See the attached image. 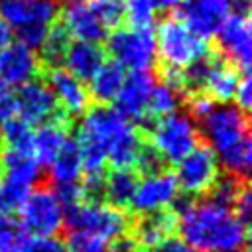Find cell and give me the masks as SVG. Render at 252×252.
I'll return each instance as SVG.
<instances>
[{"label":"cell","instance_id":"obj_1","mask_svg":"<svg viewBox=\"0 0 252 252\" xmlns=\"http://www.w3.org/2000/svg\"><path fill=\"white\" fill-rule=\"evenodd\" d=\"M75 146L87 179L102 177L104 167H132L144 150L136 126L108 106L87 110L77 126Z\"/></svg>","mask_w":252,"mask_h":252},{"label":"cell","instance_id":"obj_2","mask_svg":"<svg viewBox=\"0 0 252 252\" xmlns=\"http://www.w3.org/2000/svg\"><path fill=\"white\" fill-rule=\"evenodd\" d=\"M191 116L199 120L209 150L219 167L232 177H246L252 167V140L246 112L230 102H213L205 94H193Z\"/></svg>","mask_w":252,"mask_h":252},{"label":"cell","instance_id":"obj_3","mask_svg":"<svg viewBox=\"0 0 252 252\" xmlns=\"http://www.w3.org/2000/svg\"><path fill=\"white\" fill-rule=\"evenodd\" d=\"M175 215L181 238L197 252H246L248 224L232 207L207 197L179 203Z\"/></svg>","mask_w":252,"mask_h":252},{"label":"cell","instance_id":"obj_4","mask_svg":"<svg viewBox=\"0 0 252 252\" xmlns=\"http://www.w3.org/2000/svg\"><path fill=\"white\" fill-rule=\"evenodd\" d=\"M65 32L79 39L98 43L122 20L118 0H61L59 4Z\"/></svg>","mask_w":252,"mask_h":252},{"label":"cell","instance_id":"obj_5","mask_svg":"<svg viewBox=\"0 0 252 252\" xmlns=\"http://www.w3.org/2000/svg\"><path fill=\"white\" fill-rule=\"evenodd\" d=\"M59 16V0H0V22L16 39L39 49Z\"/></svg>","mask_w":252,"mask_h":252},{"label":"cell","instance_id":"obj_6","mask_svg":"<svg viewBox=\"0 0 252 252\" xmlns=\"http://www.w3.org/2000/svg\"><path fill=\"white\" fill-rule=\"evenodd\" d=\"M71 234H89L104 242H114L122 236H128L130 219L124 209L112 207L108 203H75L65 207V220Z\"/></svg>","mask_w":252,"mask_h":252},{"label":"cell","instance_id":"obj_7","mask_svg":"<svg viewBox=\"0 0 252 252\" xmlns=\"http://www.w3.org/2000/svg\"><path fill=\"white\" fill-rule=\"evenodd\" d=\"M156 51L171 71H183L209 57L207 39L189 30L179 18H169L158 28Z\"/></svg>","mask_w":252,"mask_h":252},{"label":"cell","instance_id":"obj_8","mask_svg":"<svg viewBox=\"0 0 252 252\" xmlns=\"http://www.w3.org/2000/svg\"><path fill=\"white\" fill-rule=\"evenodd\" d=\"M152 150L161 158V161L177 163L195 146H199V128L191 114L171 112L158 118L150 130Z\"/></svg>","mask_w":252,"mask_h":252},{"label":"cell","instance_id":"obj_9","mask_svg":"<svg viewBox=\"0 0 252 252\" xmlns=\"http://www.w3.org/2000/svg\"><path fill=\"white\" fill-rule=\"evenodd\" d=\"M106 51L124 71H150L156 63V33L150 28H118L106 35Z\"/></svg>","mask_w":252,"mask_h":252},{"label":"cell","instance_id":"obj_10","mask_svg":"<svg viewBox=\"0 0 252 252\" xmlns=\"http://www.w3.org/2000/svg\"><path fill=\"white\" fill-rule=\"evenodd\" d=\"M18 213L20 224L32 236H53L63 228L65 207L51 189H32Z\"/></svg>","mask_w":252,"mask_h":252},{"label":"cell","instance_id":"obj_11","mask_svg":"<svg viewBox=\"0 0 252 252\" xmlns=\"http://www.w3.org/2000/svg\"><path fill=\"white\" fill-rule=\"evenodd\" d=\"M179 20L201 37H211L234 14H248V0H179Z\"/></svg>","mask_w":252,"mask_h":252},{"label":"cell","instance_id":"obj_12","mask_svg":"<svg viewBox=\"0 0 252 252\" xmlns=\"http://www.w3.org/2000/svg\"><path fill=\"white\" fill-rule=\"evenodd\" d=\"M175 165L177 185L189 195H207L219 179V161L209 146H195Z\"/></svg>","mask_w":252,"mask_h":252},{"label":"cell","instance_id":"obj_13","mask_svg":"<svg viewBox=\"0 0 252 252\" xmlns=\"http://www.w3.org/2000/svg\"><path fill=\"white\" fill-rule=\"evenodd\" d=\"M177 193H179V185L173 173L163 169L144 173V177L138 179L130 207L138 215H152L158 211H165L177 201Z\"/></svg>","mask_w":252,"mask_h":252},{"label":"cell","instance_id":"obj_14","mask_svg":"<svg viewBox=\"0 0 252 252\" xmlns=\"http://www.w3.org/2000/svg\"><path fill=\"white\" fill-rule=\"evenodd\" d=\"M215 35L219 49L224 55V61H228L232 67L240 69L242 73H248L252 59V32H250L248 14L242 12L230 14Z\"/></svg>","mask_w":252,"mask_h":252},{"label":"cell","instance_id":"obj_15","mask_svg":"<svg viewBox=\"0 0 252 252\" xmlns=\"http://www.w3.org/2000/svg\"><path fill=\"white\" fill-rule=\"evenodd\" d=\"M57 114L59 108L47 83L33 79L16 89V116L30 126H41L45 122L61 118Z\"/></svg>","mask_w":252,"mask_h":252},{"label":"cell","instance_id":"obj_16","mask_svg":"<svg viewBox=\"0 0 252 252\" xmlns=\"http://www.w3.org/2000/svg\"><path fill=\"white\" fill-rule=\"evenodd\" d=\"M156 79L150 71H132L124 77L122 87L112 100L116 104V112L122 114L128 122H146L148 118V102L150 93Z\"/></svg>","mask_w":252,"mask_h":252},{"label":"cell","instance_id":"obj_17","mask_svg":"<svg viewBox=\"0 0 252 252\" xmlns=\"http://www.w3.org/2000/svg\"><path fill=\"white\" fill-rule=\"evenodd\" d=\"M39 73V57L35 49L16 41L0 51V85L18 89L33 81Z\"/></svg>","mask_w":252,"mask_h":252},{"label":"cell","instance_id":"obj_18","mask_svg":"<svg viewBox=\"0 0 252 252\" xmlns=\"http://www.w3.org/2000/svg\"><path fill=\"white\" fill-rule=\"evenodd\" d=\"M47 87L57 102L59 112L67 116H83L89 108L91 94L83 81L67 73L63 67H53L47 75Z\"/></svg>","mask_w":252,"mask_h":252},{"label":"cell","instance_id":"obj_19","mask_svg":"<svg viewBox=\"0 0 252 252\" xmlns=\"http://www.w3.org/2000/svg\"><path fill=\"white\" fill-rule=\"evenodd\" d=\"M102 63H104V53L98 47V43L75 39L69 43L61 65L67 73H71L79 81H89Z\"/></svg>","mask_w":252,"mask_h":252},{"label":"cell","instance_id":"obj_20","mask_svg":"<svg viewBox=\"0 0 252 252\" xmlns=\"http://www.w3.org/2000/svg\"><path fill=\"white\" fill-rule=\"evenodd\" d=\"M177 228V215L169 209L165 211H158L152 215H142V220H138V224L134 226V240L138 244V248H150L158 242H161L163 238L171 236L173 230Z\"/></svg>","mask_w":252,"mask_h":252},{"label":"cell","instance_id":"obj_21","mask_svg":"<svg viewBox=\"0 0 252 252\" xmlns=\"http://www.w3.org/2000/svg\"><path fill=\"white\" fill-rule=\"evenodd\" d=\"M0 163H2V177L20 181L24 185L33 187L41 175V163L33 156V152H24V150H8L2 148L0 154Z\"/></svg>","mask_w":252,"mask_h":252},{"label":"cell","instance_id":"obj_22","mask_svg":"<svg viewBox=\"0 0 252 252\" xmlns=\"http://www.w3.org/2000/svg\"><path fill=\"white\" fill-rule=\"evenodd\" d=\"M136 185L138 177L130 167H112L110 173L100 179V197H104L112 207L126 209L130 207Z\"/></svg>","mask_w":252,"mask_h":252},{"label":"cell","instance_id":"obj_23","mask_svg":"<svg viewBox=\"0 0 252 252\" xmlns=\"http://www.w3.org/2000/svg\"><path fill=\"white\" fill-rule=\"evenodd\" d=\"M67 142L69 138H67L63 118L45 122L33 132V156L41 165H49Z\"/></svg>","mask_w":252,"mask_h":252},{"label":"cell","instance_id":"obj_24","mask_svg":"<svg viewBox=\"0 0 252 252\" xmlns=\"http://www.w3.org/2000/svg\"><path fill=\"white\" fill-rule=\"evenodd\" d=\"M124 77L126 71L120 65H116L114 61H104L98 67V71L89 79V94L100 104L112 102L122 87Z\"/></svg>","mask_w":252,"mask_h":252},{"label":"cell","instance_id":"obj_25","mask_svg":"<svg viewBox=\"0 0 252 252\" xmlns=\"http://www.w3.org/2000/svg\"><path fill=\"white\" fill-rule=\"evenodd\" d=\"M47 167H49V177H51L55 187L81 183L83 163H81V156H79V150H77L75 142L69 140Z\"/></svg>","mask_w":252,"mask_h":252},{"label":"cell","instance_id":"obj_26","mask_svg":"<svg viewBox=\"0 0 252 252\" xmlns=\"http://www.w3.org/2000/svg\"><path fill=\"white\" fill-rule=\"evenodd\" d=\"M181 91L173 87L171 83H154L152 93H150V102H148V118H161L165 114H171L179 108Z\"/></svg>","mask_w":252,"mask_h":252},{"label":"cell","instance_id":"obj_27","mask_svg":"<svg viewBox=\"0 0 252 252\" xmlns=\"http://www.w3.org/2000/svg\"><path fill=\"white\" fill-rule=\"evenodd\" d=\"M2 144L8 150H24V152H33V130L28 122L22 118H10L2 122Z\"/></svg>","mask_w":252,"mask_h":252},{"label":"cell","instance_id":"obj_28","mask_svg":"<svg viewBox=\"0 0 252 252\" xmlns=\"http://www.w3.org/2000/svg\"><path fill=\"white\" fill-rule=\"evenodd\" d=\"M159 10L158 0H126L122 6V18H126L132 28H150L154 26Z\"/></svg>","mask_w":252,"mask_h":252},{"label":"cell","instance_id":"obj_29","mask_svg":"<svg viewBox=\"0 0 252 252\" xmlns=\"http://www.w3.org/2000/svg\"><path fill=\"white\" fill-rule=\"evenodd\" d=\"M28 240L24 226L8 213H0V252H24Z\"/></svg>","mask_w":252,"mask_h":252},{"label":"cell","instance_id":"obj_30","mask_svg":"<svg viewBox=\"0 0 252 252\" xmlns=\"http://www.w3.org/2000/svg\"><path fill=\"white\" fill-rule=\"evenodd\" d=\"M69 33L65 32L63 26H53L51 32L47 33V37L43 39L41 43V57L45 63H49L51 67H57L63 63V57H65V51L69 47Z\"/></svg>","mask_w":252,"mask_h":252},{"label":"cell","instance_id":"obj_31","mask_svg":"<svg viewBox=\"0 0 252 252\" xmlns=\"http://www.w3.org/2000/svg\"><path fill=\"white\" fill-rule=\"evenodd\" d=\"M32 187L20 181L2 177L0 179V213H16L24 205L26 197L30 195Z\"/></svg>","mask_w":252,"mask_h":252},{"label":"cell","instance_id":"obj_32","mask_svg":"<svg viewBox=\"0 0 252 252\" xmlns=\"http://www.w3.org/2000/svg\"><path fill=\"white\" fill-rule=\"evenodd\" d=\"M69 252H110L108 242L89 236V234H71Z\"/></svg>","mask_w":252,"mask_h":252},{"label":"cell","instance_id":"obj_33","mask_svg":"<svg viewBox=\"0 0 252 252\" xmlns=\"http://www.w3.org/2000/svg\"><path fill=\"white\" fill-rule=\"evenodd\" d=\"M24 252H69L67 242L53 236H33L28 240V246Z\"/></svg>","mask_w":252,"mask_h":252},{"label":"cell","instance_id":"obj_34","mask_svg":"<svg viewBox=\"0 0 252 252\" xmlns=\"http://www.w3.org/2000/svg\"><path fill=\"white\" fill-rule=\"evenodd\" d=\"M140 252H197L195 248H191L183 238H177V236H167L163 238L161 242L150 246V248H142Z\"/></svg>","mask_w":252,"mask_h":252},{"label":"cell","instance_id":"obj_35","mask_svg":"<svg viewBox=\"0 0 252 252\" xmlns=\"http://www.w3.org/2000/svg\"><path fill=\"white\" fill-rule=\"evenodd\" d=\"M16 118V89L0 85V124Z\"/></svg>","mask_w":252,"mask_h":252},{"label":"cell","instance_id":"obj_36","mask_svg":"<svg viewBox=\"0 0 252 252\" xmlns=\"http://www.w3.org/2000/svg\"><path fill=\"white\" fill-rule=\"evenodd\" d=\"M232 100H236V106L240 110H244V112L250 108V102H252V83H250L248 73L240 75V81H238V87H236V93H234Z\"/></svg>","mask_w":252,"mask_h":252},{"label":"cell","instance_id":"obj_37","mask_svg":"<svg viewBox=\"0 0 252 252\" xmlns=\"http://www.w3.org/2000/svg\"><path fill=\"white\" fill-rule=\"evenodd\" d=\"M10 35H12V33L8 32V28H6V26L0 22V51H2V49H4L8 43H10Z\"/></svg>","mask_w":252,"mask_h":252},{"label":"cell","instance_id":"obj_38","mask_svg":"<svg viewBox=\"0 0 252 252\" xmlns=\"http://www.w3.org/2000/svg\"><path fill=\"white\" fill-rule=\"evenodd\" d=\"M2 148H4V144H2V132H0V154H2Z\"/></svg>","mask_w":252,"mask_h":252},{"label":"cell","instance_id":"obj_39","mask_svg":"<svg viewBox=\"0 0 252 252\" xmlns=\"http://www.w3.org/2000/svg\"><path fill=\"white\" fill-rule=\"evenodd\" d=\"M110 252H112V250H110Z\"/></svg>","mask_w":252,"mask_h":252}]
</instances>
